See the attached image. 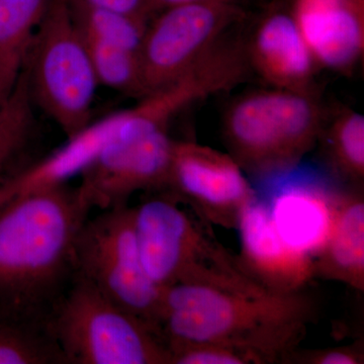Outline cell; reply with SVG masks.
Masks as SVG:
<instances>
[{"label": "cell", "instance_id": "10", "mask_svg": "<svg viewBox=\"0 0 364 364\" xmlns=\"http://www.w3.org/2000/svg\"><path fill=\"white\" fill-rule=\"evenodd\" d=\"M167 189L203 223L228 230L256 198L231 155L193 142H176Z\"/></svg>", "mask_w": 364, "mask_h": 364}, {"label": "cell", "instance_id": "25", "mask_svg": "<svg viewBox=\"0 0 364 364\" xmlns=\"http://www.w3.org/2000/svg\"><path fill=\"white\" fill-rule=\"evenodd\" d=\"M193 1H202V0H152L154 9H157V7L166 9V7L176 6V4H186V2Z\"/></svg>", "mask_w": 364, "mask_h": 364}, {"label": "cell", "instance_id": "11", "mask_svg": "<svg viewBox=\"0 0 364 364\" xmlns=\"http://www.w3.org/2000/svg\"><path fill=\"white\" fill-rule=\"evenodd\" d=\"M236 230L240 236L239 263L267 293H299L317 277L315 260L284 240L273 224L268 205L257 196L244 208Z\"/></svg>", "mask_w": 364, "mask_h": 364}, {"label": "cell", "instance_id": "5", "mask_svg": "<svg viewBox=\"0 0 364 364\" xmlns=\"http://www.w3.org/2000/svg\"><path fill=\"white\" fill-rule=\"evenodd\" d=\"M224 132L230 155L244 171L286 173L317 140L320 112L301 91H261L232 105Z\"/></svg>", "mask_w": 364, "mask_h": 364}, {"label": "cell", "instance_id": "21", "mask_svg": "<svg viewBox=\"0 0 364 364\" xmlns=\"http://www.w3.org/2000/svg\"><path fill=\"white\" fill-rule=\"evenodd\" d=\"M330 157L349 181L360 182L364 174V117L349 112L340 117L327 138Z\"/></svg>", "mask_w": 364, "mask_h": 364}, {"label": "cell", "instance_id": "7", "mask_svg": "<svg viewBox=\"0 0 364 364\" xmlns=\"http://www.w3.org/2000/svg\"><path fill=\"white\" fill-rule=\"evenodd\" d=\"M75 267V273L163 336L164 289L144 267L136 245L133 208L102 210L86 220L76 241Z\"/></svg>", "mask_w": 364, "mask_h": 364}, {"label": "cell", "instance_id": "16", "mask_svg": "<svg viewBox=\"0 0 364 364\" xmlns=\"http://www.w3.org/2000/svg\"><path fill=\"white\" fill-rule=\"evenodd\" d=\"M316 275L364 291V202L359 193L341 195L325 247L315 258Z\"/></svg>", "mask_w": 364, "mask_h": 364}, {"label": "cell", "instance_id": "23", "mask_svg": "<svg viewBox=\"0 0 364 364\" xmlns=\"http://www.w3.org/2000/svg\"><path fill=\"white\" fill-rule=\"evenodd\" d=\"M170 364H251L242 352L230 347L196 342H166Z\"/></svg>", "mask_w": 364, "mask_h": 364}, {"label": "cell", "instance_id": "8", "mask_svg": "<svg viewBox=\"0 0 364 364\" xmlns=\"http://www.w3.org/2000/svg\"><path fill=\"white\" fill-rule=\"evenodd\" d=\"M138 111L130 130L109 144L81 174L77 188L91 210L126 207L138 191L168 188L176 141L166 128L158 126L142 102Z\"/></svg>", "mask_w": 364, "mask_h": 364}, {"label": "cell", "instance_id": "2", "mask_svg": "<svg viewBox=\"0 0 364 364\" xmlns=\"http://www.w3.org/2000/svg\"><path fill=\"white\" fill-rule=\"evenodd\" d=\"M317 312L306 291L253 294L177 284L164 289L161 330L165 343L219 344L242 352L253 364L284 363Z\"/></svg>", "mask_w": 364, "mask_h": 364}, {"label": "cell", "instance_id": "1", "mask_svg": "<svg viewBox=\"0 0 364 364\" xmlns=\"http://www.w3.org/2000/svg\"><path fill=\"white\" fill-rule=\"evenodd\" d=\"M91 208L68 184L0 203V316L49 324L75 275V246Z\"/></svg>", "mask_w": 364, "mask_h": 364}, {"label": "cell", "instance_id": "24", "mask_svg": "<svg viewBox=\"0 0 364 364\" xmlns=\"http://www.w3.org/2000/svg\"><path fill=\"white\" fill-rule=\"evenodd\" d=\"M364 351L363 344L346 346L327 347V348L298 350L287 356L284 363L291 364H363Z\"/></svg>", "mask_w": 364, "mask_h": 364}, {"label": "cell", "instance_id": "6", "mask_svg": "<svg viewBox=\"0 0 364 364\" xmlns=\"http://www.w3.org/2000/svg\"><path fill=\"white\" fill-rule=\"evenodd\" d=\"M26 73L32 100L67 138L92 121L100 83L68 0H53L36 33Z\"/></svg>", "mask_w": 364, "mask_h": 364}, {"label": "cell", "instance_id": "22", "mask_svg": "<svg viewBox=\"0 0 364 364\" xmlns=\"http://www.w3.org/2000/svg\"><path fill=\"white\" fill-rule=\"evenodd\" d=\"M32 102L25 72L13 95L0 105V172L25 140L32 121Z\"/></svg>", "mask_w": 364, "mask_h": 364}, {"label": "cell", "instance_id": "9", "mask_svg": "<svg viewBox=\"0 0 364 364\" xmlns=\"http://www.w3.org/2000/svg\"><path fill=\"white\" fill-rule=\"evenodd\" d=\"M237 14L227 0L186 2L164 9L147 26L139 51L144 97L186 73L214 47Z\"/></svg>", "mask_w": 364, "mask_h": 364}, {"label": "cell", "instance_id": "4", "mask_svg": "<svg viewBox=\"0 0 364 364\" xmlns=\"http://www.w3.org/2000/svg\"><path fill=\"white\" fill-rule=\"evenodd\" d=\"M48 326L66 364H170L162 335L77 273Z\"/></svg>", "mask_w": 364, "mask_h": 364}, {"label": "cell", "instance_id": "20", "mask_svg": "<svg viewBox=\"0 0 364 364\" xmlns=\"http://www.w3.org/2000/svg\"><path fill=\"white\" fill-rule=\"evenodd\" d=\"M81 33L85 38L100 85L143 97L142 75L138 53L98 40L83 31Z\"/></svg>", "mask_w": 364, "mask_h": 364}, {"label": "cell", "instance_id": "12", "mask_svg": "<svg viewBox=\"0 0 364 364\" xmlns=\"http://www.w3.org/2000/svg\"><path fill=\"white\" fill-rule=\"evenodd\" d=\"M136 107L91 121L47 157L0 184V203L33 189L67 184L80 176L112 142L136 124Z\"/></svg>", "mask_w": 364, "mask_h": 364}, {"label": "cell", "instance_id": "15", "mask_svg": "<svg viewBox=\"0 0 364 364\" xmlns=\"http://www.w3.org/2000/svg\"><path fill=\"white\" fill-rule=\"evenodd\" d=\"M253 56L263 76L284 90H301L313 74L314 56L294 13L274 11L263 20L254 39Z\"/></svg>", "mask_w": 364, "mask_h": 364}, {"label": "cell", "instance_id": "14", "mask_svg": "<svg viewBox=\"0 0 364 364\" xmlns=\"http://www.w3.org/2000/svg\"><path fill=\"white\" fill-rule=\"evenodd\" d=\"M340 200L320 184L293 182L275 193L268 208L284 240L315 260L331 235Z\"/></svg>", "mask_w": 364, "mask_h": 364}, {"label": "cell", "instance_id": "13", "mask_svg": "<svg viewBox=\"0 0 364 364\" xmlns=\"http://www.w3.org/2000/svg\"><path fill=\"white\" fill-rule=\"evenodd\" d=\"M363 0H296L294 16L314 58L334 69L352 66L363 49Z\"/></svg>", "mask_w": 364, "mask_h": 364}, {"label": "cell", "instance_id": "19", "mask_svg": "<svg viewBox=\"0 0 364 364\" xmlns=\"http://www.w3.org/2000/svg\"><path fill=\"white\" fill-rule=\"evenodd\" d=\"M74 20L83 32L98 40L138 53L147 23L142 18L68 0Z\"/></svg>", "mask_w": 364, "mask_h": 364}, {"label": "cell", "instance_id": "18", "mask_svg": "<svg viewBox=\"0 0 364 364\" xmlns=\"http://www.w3.org/2000/svg\"><path fill=\"white\" fill-rule=\"evenodd\" d=\"M0 364H66L49 326L0 316Z\"/></svg>", "mask_w": 364, "mask_h": 364}, {"label": "cell", "instance_id": "17", "mask_svg": "<svg viewBox=\"0 0 364 364\" xmlns=\"http://www.w3.org/2000/svg\"><path fill=\"white\" fill-rule=\"evenodd\" d=\"M53 0H0V105L26 70L33 40Z\"/></svg>", "mask_w": 364, "mask_h": 364}, {"label": "cell", "instance_id": "3", "mask_svg": "<svg viewBox=\"0 0 364 364\" xmlns=\"http://www.w3.org/2000/svg\"><path fill=\"white\" fill-rule=\"evenodd\" d=\"M139 253L151 279L168 289L196 284L243 294H269L246 274L238 256L208 231V224L179 207L170 193L133 208Z\"/></svg>", "mask_w": 364, "mask_h": 364}]
</instances>
